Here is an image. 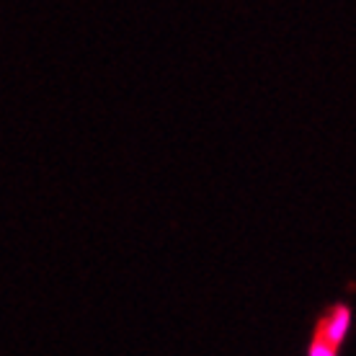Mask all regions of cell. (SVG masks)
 Listing matches in <instances>:
<instances>
[{
  "mask_svg": "<svg viewBox=\"0 0 356 356\" xmlns=\"http://www.w3.org/2000/svg\"><path fill=\"white\" fill-rule=\"evenodd\" d=\"M348 328H351V310H348V305H336V307H330V312L321 321L318 336L330 341L333 346H341L348 336Z\"/></svg>",
  "mask_w": 356,
  "mask_h": 356,
  "instance_id": "1",
  "label": "cell"
},
{
  "mask_svg": "<svg viewBox=\"0 0 356 356\" xmlns=\"http://www.w3.org/2000/svg\"><path fill=\"white\" fill-rule=\"evenodd\" d=\"M307 356H339V346H333L330 341H325L323 336L315 333L310 348H307Z\"/></svg>",
  "mask_w": 356,
  "mask_h": 356,
  "instance_id": "2",
  "label": "cell"
}]
</instances>
